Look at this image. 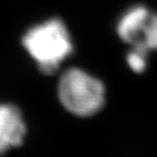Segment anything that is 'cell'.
<instances>
[{
  "mask_svg": "<svg viewBox=\"0 0 157 157\" xmlns=\"http://www.w3.org/2000/svg\"><path fill=\"white\" fill-rule=\"evenodd\" d=\"M22 43L29 55L37 62L40 70L47 75L55 72L59 64L72 52L69 32L58 19L29 29L23 36Z\"/></svg>",
  "mask_w": 157,
  "mask_h": 157,
  "instance_id": "1",
  "label": "cell"
},
{
  "mask_svg": "<svg viewBox=\"0 0 157 157\" xmlns=\"http://www.w3.org/2000/svg\"><path fill=\"white\" fill-rule=\"evenodd\" d=\"M58 98L70 113L77 117H91L104 106L105 87L99 79L73 67L59 79Z\"/></svg>",
  "mask_w": 157,
  "mask_h": 157,
  "instance_id": "2",
  "label": "cell"
},
{
  "mask_svg": "<svg viewBox=\"0 0 157 157\" xmlns=\"http://www.w3.org/2000/svg\"><path fill=\"white\" fill-rule=\"evenodd\" d=\"M122 41L133 45V52L147 59L150 50H157V14L143 6L129 10L118 25Z\"/></svg>",
  "mask_w": 157,
  "mask_h": 157,
  "instance_id": "3",
  "label": "cell"
},
{
  "mask_svg": "<svg viewBox=\"0 0 157 157\" xmlns=\"http://www.w3.org/2000/svg\"><path fill=\"white\" fill-rule=\"evenodd\" d=\"M26 136L22 114L13 105H0V155L20 146Z\"/></svg>",
  "mask_w": 157,
  "mask_h": 157,
  "instance_id": "4",
  "label": "cell"
},
{
  "mask_svg": "<svg viewBox=\"0 0 157 157\" xmlns=\"http://www.w3.org/2000/svg\"><path fill=\"white\" fill-rule=\"evenodd\" d=\"M127 63H128V65L130 67V69L133 71H135V72H142L146 69L147 59L143 58L142 56H140V55L133 52V51H130L127 55Z\"/></svg>",
  "mask_w": 157,
  "mask_h": 157,
  "instance_id": "5",
  "label": "cell"
}]
</instances>
